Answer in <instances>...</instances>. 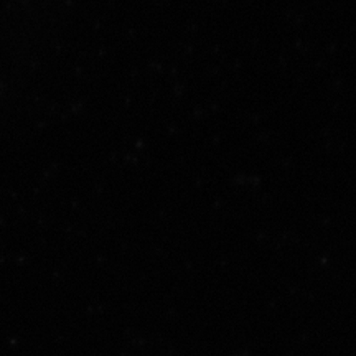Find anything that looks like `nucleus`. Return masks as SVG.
I'll list each match as a JSON object with an SVG mask.
<instances>
[]
</instances>
